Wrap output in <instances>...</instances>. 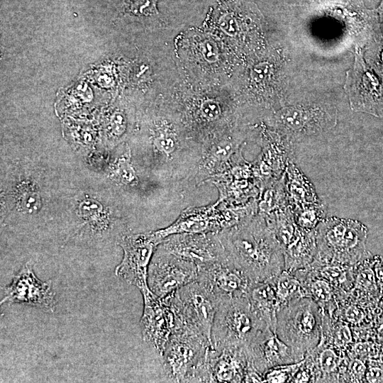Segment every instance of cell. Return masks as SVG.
<instances>
[{
    "instance_id": "cell-22",
    "label": "cell",
    "mask_w": 383,
    "mask_h": 383,
    "mask_svg": "<svg viewBox=\"0 0 383 383\" xmlns=\"http://www.w3.org/2000/svg\"><path fill=\"white\" fill-rule=\"evenodd\" d=\"M284 179L288 204L292 213L323 205L313 184L296 167L294 160L289 162Z\"/></svg>"
},
{
    "instance_id": "cell-38",
    "label": "cell",
    "mask_w": 383,
    "mask_h": 383,
    "mask_svg": "<svg viewBox=\"0 0 383 383\" xmlns=\"http://www.w3.org/2000/svg\"><path fill=\"white\" fill-rule=\"evenodd\" d=\"M220 27L226 34L234 36L238 32V24L235 18L231 15L224 16L221 18Z\"/></svg>"
},
{
    "instance_id": "cell-16",
    "label": "cell",
    "mask_w": 383,
    "mask_h": 383,
    "mask_svg": "<svg viewBox=\"0 0 383 383\" xmlns=\"http://www.w3.org/2000/svg\"><path fill=\"white\" fill-rule=\"evenodd\" d=\"M159 245L194 263L198 269L227 258L217 233L173 234L165 238Z\"/></svg>"
},
{
    "instance_id": "cell-32",
    "label": "cell",
    "mask_w": 383,
    "mask_h": 383,
    "mask_svg": "<svg viewBox=\"0 0 383 383\" xmlns=\"http://www.w3.org/2000/svg\"><path fill=\"white\" fill-rule=\"evenodd\" d=\"M346 352L349 357L360 359L365 362L379 359L382 355L380 344L374 340L353 341Z\"/></svg>"
},
{
    "instance_id": "cell-24",
    "label": "cell",
    "mask_w": 383,
    "mask_h": 383,
    "mask_svg": "<svg viewBox=\"0 0 383 383\" xmlns=\"http://www.w3.org/2000/svg\"><path fill=\"white\" fill-rule=\"evenodd\" d=\"M248 365L245 347L216 349L212 362L213 382H243Z\"/></svg>"
},
{
    "instance_id": "cell-14",
    "label": "cell",
    "mask_w": 383,
    "mask_h": 383,
    "mask_svg": "<svg viewBox=\"0 0 383 383\" xmlns=\"http://www.w3.org/2000/svg\"><path fill=\"white\" fill-rule=\"evenodd\" d=\"M260 152L252 162L256 178L264 184L282 177L291 160H294V143L283 134L263 128L257 138Z\"/></svg>"
},
{
    "instance_id": "cell-8",
    "label": "cell",
    "mask_w": 383,
    "mask_h": 383,
    "mask_svg": "<svg viewBox=\"0 0 383 383\" xmlns=\"http://www.w3.org/2000/svg\"><path fill=\"white\" fill-rule=\"evenodd\" d=\"M344 88L353 111L383 117V81L366 63L360 48H355L354 63L346 72Z\"/></svg>"
},
{
    "instance_id": "cell-28",
    "label": "cell",
    "mask_w": 383,
    "mask_h": 383,
    "mask_svg": "<svg viewBox=\"0 0 383 383\" xmlns=\"http://www.w3.org/2000/svg\"><path fill=\"white\" fill-rule=\"evenodd\" d=\"M257 201L258 213L267 216L289 206L285 187L284 173L277 180L262 186Z\"/></svg>"
},
{
    "instance_id": "cell-35",
    "label": "cell",
    "mask_w": 383,
    "mask_h": 383,
    "mask_svg": "<svg viewBox=\"0 0 383 383\" xmlns=\"http://www.w3.org/2000/svg\"><path fill=\"white\" fill-rule=\"evenodd\" d=\"M366 370L367 364L365 361L349 357L343 377V382H365Z\"/></svg>"
},
{
    "instance_id": "cell-33",
    "label": "cell",
    "mask_w": 383,
    "mask_h": 383,
    "mask_svg": "<svg viewBox=\"0 0 383 383\" xmlns=\"http://www.w3.org/2000/svg\"><path fill=\"white\" fill-rule=\"evenodd\" d=\"M17 200L19 208L28 213L37 212L41 206V199L38 191L34 187L27 184L19 187Z\"/></svg>"
},
{
    "instance_id": "cell-13",
    "label": "cell",
    "mask_w": 383,
    "mask_h": 383,
    "mask_svg": "<svg viewBox=\"0 0 383 383\" xmlns=\"http://www.w3.org/2000/svg\"><path fill=\"white\" fill-rule=\"evenodd\" d=\"M246 136L237 128L218 136L206 145L201 151L192 185L199 186L229 169L242 152Z\"/></svg>"
},
{
    "instance_id": "cell-36",
    "label": "cell",
    "mask_w": 383,
    "mask_h": 383,
    "mask_svg": "<svg viewBox=\"0 0 383 383\" xmlns=\"http://www.w3.org/2000/svg\"><path fill=\"white\" fill-rule=\"evenodd\" d=\"M128 120L126 114L122 111H116L111 116V134L116 138H122L128 131Z\"/></svg>"
},
{
    "instance_id": "cell-43",
    "label": "cell",
    "mask_w": 383,
    "mask_h": 383,
    "mask_svg": "<svg viewBox=\"0 0 383 383\" xmlns=\"http://www.w3.org/2000/svg\"><path fill=\"white\" fill-rule=\"evenodd\" d=\"M380 9H381L382 16H383V0L380 6Z\"/></svg>"
},
{
    "instance_id": "cell-29",
    "label": "cell",
    "mask_w": 383,
    "mask_h": 383,
    "mask_svg": "<svg viewBox=\"0 0 383 383\" xmlns=\"http://www.w3.org/2000/svg\"><path fill=\"white\" fill-rule=\"evenodd\" d=\"M79 214L91 234H101L109 228L102 205L94 199L86 198L79 204Z\"/></svg>"
},
{
    "instance_id": "cell-1",
    "label": "cell",
    "mask_w": 383,
    "mask_h": 383,
    "mask_svg": "<svg viewBox=\"0 0 383 383\" xmlns=\"http://www.w3.org/2000/svg\"><path fill=\"white\" fill-rule=\"evenodd\" d=\"M217 234L228 259L253 283L273 278L284 270L282 247L261 214Z\"/></svg>"
},
{
    "instance_id": "cell-39",
    "label": "cell",
    "mask_w": 383,
    "mask_h": 383,
    "mask_svg": "<svg viewBox=\"0 0 383 383\" xmlns=\"http://www.w3.org/2000/svg\"><path fill=\"white\" fill-rule=\"evenodd\" d=\"M374 270L379 294L383 299V256H374Z\"/></svg>"
},
{
    "instance_id": "cell-10",
    "label": "cell",
    "mask_w": 383,
    "mask_h": 383,
    "mask_svg": "<svg viewBox=\"0 0 383 383\" xmlns=\"http://www.w3.org/2000/svg\"><path fill=\"white\" fill-rule=\"evenodd\" d=\"M263 217L274 231L287 265L299 267L312 260L316 251V231L299 227L289 207Z\"/></svg>"
},
{
    "instance_id": "cell-31",
    "label": "cell",
    "mask_w": 383,
    "mask_h": 383,
    "mask_svg": "<svg viewBox=\"0 0 383 383\" xmlns=\"http://www.w3.org/2000/svg\"><path fill=\"white\" fill-rule=\"evenodd\" d=\"M113 173L116 179L122 184L128 187L138 185L139 179L132 163L131 150L129 149L126 150L117 160Z\"/></svg>"
},
{
    "instance_id": "cell-37",
    "label": "cell",
    "mask_w": 383,
    "mask_h": 383,
    "mask_svg": "<svg viewBox=\"0 0 383 383\" xmlns=\"http://www.w3.org/2000/svg\"><path fill=\"white\" fill-rule=\"evenodd\" d=\"M211 40L206 39L201 43V52L206 61L213 62L218 57L217 46Z\"/></svg>"
},
{
    "instance_id": "cell-15",
    "label": "cell",
    "mask_w": 383,
    "mask_h": 383,
    "mask_svg": "<svg viewBox=\"0 0 383 383\" xmlns=\"http://www.w3.org/2000/svg\"><path fill=\"white\" fill-rule=\"evenodd\" d=\"M208 182L216 188L217 201L229 205L244 204L257 199L261 189L252 163L244 158L243 152L238 155L229 169Z\"/></svg>"
},
{
    "instance_id": "cell-3",
    "label": "cell",
    "mask_w": 383,
    "mask_h": 383,
    "mask_svg": "<svg viewBox=\"0 0 383 383\" xmlns=\"http://www.w3.org/2000/svg\"><path fill=\"white\" fill-rule=\"evenodd\" d=\"M322 325L320 307L311 298L303 296L278 310L276 333L291 348L296 362H299L318 344Z\"/></svg>"
},
{
    "instance_id": "cell-11",
    "label": "cell",
    "mask_w": 383,
    "mask_h": 383,
    "mask_svg": "<svg viewBox=\"0 0 383 383\" xmlns=\"http://www.w3.org/2000/svg\"><path fill=\"white\" fill-rule=\"evenodd\" d=\"M197 277L196 265L157 246L148 274V287L153 294L160 298L165 297L195 281Z\"/></svg>"
},
{
    "instance_id": "cell-40",
    "label": "cell",
    "mask_w": 383,
    "mask_h": 383,
    "mask_svg": "<svg viewBox=\"0 0 383 383\" xmlns=\"http://www.w3.org/2000/svg\"><path fill=\"white\" fill-rule=\"evenodd\" d=\"M374 328L379 343L383 341V308L374 321Z\"/></svg>"
},
{
    "instance_id": "cell-17",
    "label": "cell",
    "mask_w": 383,
    "mask_h": 383,
    "mask_svg": "<svg viewBox=\"0 0 383 383\" xmlns=\"http://www.w3.org/2000/svg\"><path fill=\"white\" fill-rule=\"evenodd\" d=\"M143 297L144 307L140 320L143 339L162 356L176 326L170 296L160 298L150 291Z\"/></svg>"
},
{
    "instance_id": "cell-5",
    "label": "cell",
    "mask_w": 383,
    "mask_h": 383,
    "mask_svg": "<svg viewBox=\"0 0 383 383\" xmlns=\"http://www.w3.org/2000/svg\"><path fill=\"white\" fill-rule=\"evenodd\" d=\"M169 296L176 326H185L213 343L212 328L220 301L212 293L196 279Z\"/></svg>"
},
{
    "instance_id": "cell-19",
    "label": "cell",
    "mask_w": 383,
    "mask_h": 383,
    "mask_svg": "<svg viewBox=\"0 0 383 383\" xmlns=\"http://www.w3.org/2000/svg\"><path fill=\"white\" fill-rule=\"evenodd\" d=\"M4 303L24 304L54 312L57 301L51 281L38 279L28 262L22 266L11 284L5 287L1 304Z\"/></svg>"
},
{
    "instance_id": "cell-9",
    "label": "cell",
    "mask_w": 383,
    "mask_h": 383,
    "mask_svg": "<svg viewBox=\"0 0 383 383\" xmlns=\"http://www.w3.org/2000/svg\"><path fill=\"white\" fill-rule=\"evenodd\" d=\"M161 242L153 231L123 234L118 244L123 255L115 274L129 284L136 287L142 295L150 291L148 283L149 266L155 251Z\"/></svg>"
},
{
    "instance_id": "cell-34",
    "label": "cell",
    "mask_w": 383,
    "mask_h": 383,
    "mask_svg": "<svg viewBox=\"0 0 383 383\" xmlns=\"http://www.w3.org/2000/svg\"><path fill=\"white\" fill-rule=\"evenodd\" d=\"M303 360L294 363L277 365L269 369L263 374V382H292Z\"/></svg>"
},
{
    "instance_id": "cell-2",
    "label": "cell",
    "mask_w": 383,
    "mask_h": 383,
    "mask_svg": "<svg viewBox=\"0 0 383 383\" xmlns=\"http://www.w3.org/2000/svg\"><path fill=\"white\" fill-rule=\"evenodd\" d=\"M315 231L317 252L313 260L355 265L370 254L365 248L367 228L357 220L325 218Z\"/></svg>"
},
{
    "instance_id": "cell-6",
    "label": "cell",
    "mask_w": 383,
    "mask_h": 383,
    "mask_svg": "<svg viewBox=\"0 0 383 383\" xmlns=\"http://www.w3.org/2000/svg\"><path fill=\"white\" fill-rule=\"evenodd\" d=\"M242 219L238 206L216 201L206 206L186 208L172 223L153 233L162 243L167 236L177 233H216L237 226Z\"/></svg>"
},
{
    "instance_id": "cell-20",
    "label": "cell",
    "mask_w": 383,
    "mask_h": 383,
    "mask_svg": "<svg viewBox=\"0 0 383 383\" xmlns=\"http://www.w3.org/2000/svg\"><path fill=\"white\" fill-rule=\"evenodd\" d=\"M348 360L346 350L333 343L328 329L323 325L318 344L304 358L312 372L313 382H343Z\"/></svg>"
},
{
    "instance_id": "cell-21",
    "label": "cell",
    "mask_w": 383,
    "mask_h": 383,
    "mask_svg": "<svg viewBox=\"0 0 383 383\" xmlns=\"http://www.w3.org/2000/svg\"><path fill=\"white\" fill-rule=\"evenodd\" d=\"M245 350L248 362L262 374L275 366L296 362L291 348L270 328L259 333Z\"/></svg>"
},
{
    "instance_id": "cell-23",
    "label": "cell",
    "mask_w": 383,
    "mask_h": 383,
    "mask_svg": "<svg viewBox=\"0 0 383 383\" xmlns=\"http://www.w3.org/2000/svg\"><path fill=\"white\" fill-rule=\"evenodd\" d=\"M293 273L303 286L306 296L318 304L323 314L333 318L338 302L342 299L336 289L327 280L316 275L308 267Z\"/></svg>"
},
{
    "instance_id": "cell-12",
    "label": "cell",
    "mask_w": 383,
    "mask_h": 383,
    "mask_svg": "<svg viewBox=\"0 0 383 383\" xmlns=\"http://www.w3.org/2000/svg\"><path fill=\"white\" fill-rule=\"evenodd\" d=\"M335 121V113L332 110L319 106L284 107L277 111L271 120L276 131L293 143L329 129Z\"/></svg>"
},
{
    "instance_id": "cell-30",
    "label": "cell",
    "mask_w": 383,
    "mask_h": 383,
    "mask_svg": "<svg viewBox=\"0 0 383 383\" xmlns=\"http://www.w3.org/2000/svg\"><path fill=\"white\" fill-rule=\"evenodd\" d=\"M273 279L279 309L296 299L306 296L303 286L293 272L283 270Z\"/></svg>"
},
{
    "instance_id": "cell-4",
    "label": "cell",
    "mask_w": 383,
    "mask_h": 383,
    "mask_svg": "<svg viewBox=\"0 0 383 383\" xmlns=\"http://www.w3.org/2000/svg\"><path fill=\"white\" fill-rule=\"evenodd\" d=\"M267 328L270 327L254 312L247 296L221 302L212 328L213 347L245 348Z\"/></svg>"
},
{
    "instance_id": "cell-7",
    "label": "cell",
    "mask_w": 383,
    "mask_h": 383,
    "mask_svg": "<svg viewBox=\"0 0 383 383\" xmlns=\"http://www.w3.org/2000/svg\"><path fill=\"white\" fill-rule=\"evenodd\" d=\"M211 348L213 343L204 337L177 326L161 356L167 377L173 382H188Z\"/></svg>"
},
{
    "instance_id": "cell-41",
    "label": "cell",
    "mask_w": 383,
    "mask_h": 383,
    "mask_svg": "<svg viewBox=\"0 0 383 383\" xmlns=\"http://www.w3.org/2000/svg\"><path fill=\"white\" fill-rule=\"evenodd\" d=\"M381 50L377 51V64L381 67V70L383 72V45L381 46Z\"/></svg>"
},
{
    "instance_id": "cell-27",
    "label": "cell",
    "mask_w": 383,
    "mask_h": 383,
    "mask_svg": "<svg viewBox=\"0 0 383 383\" xmlns=\"http://www.w3.org/2000/svg\"><path fill=\"white\" fill-rule=\"evenodd\" d=\"M307 267L316 275L327 280L342 299L350 293L353 287L355 265L313 260Z\"/></svg>"
},
{
    "instance_id": "cell-18",
    "label": "cell",
    "mask_w": 383,
    "mask_h": 383,
    "mask_svg": "<svg viewBox=\"0 0 383 383\" xmlns=\"http://www.w3.org/2000/svg\"><path fill=\"white\" fill-rule=\"evenodd\" d=\"M196 280L221 302L247 296L253 284L248 275L228 257L198 269Z\"/></svg>"
},
{
    "instance_id": "cell-26",
    "label": "cell",
    "mask_w": 383,
    "mask_h": 383,
    "mask_svg": "<svg viewBox=\"0 0 383 383\" xmlns=\"http://www.w3.org/2000/svg\"><path fill=\"white\" fill-rule=\"evenodd\" d=\"M374 256L367 255L355 265L354 284L350 294L360 302L377 305L383 304L374 270Z\"/></svg>"
},
{
    "instance_id": "cell-42",
    "label": "cell",
    "mask_w": 383,
    "mask_h": 383,
    "mask_svg": "<svg viewBox=\"0 0 383 383\" xmlns=\"http://www.w3.org/2000/svg\"><path fill=\"white\" fill-rule=\"evenodd\" d=\"M379 344H380L381 351L383 355V341L380 342Z\"/></svg>"
},
{
    "instance_id": "cell-25",
    "label": "cell",
    "mask_w": 383,
    "mask_h": 383,
    "mask_svg": "<svg viewBox=\"0 0 383 383\" xmlns=\"http://www.w3.org/2000/svg\"><path fill=\"white\" fill-rule=\"evenodd\" d=\"M273 278L253 283L247 297L254 312L276 333L279 303Z\"/></svg>"
}]
</instances>
